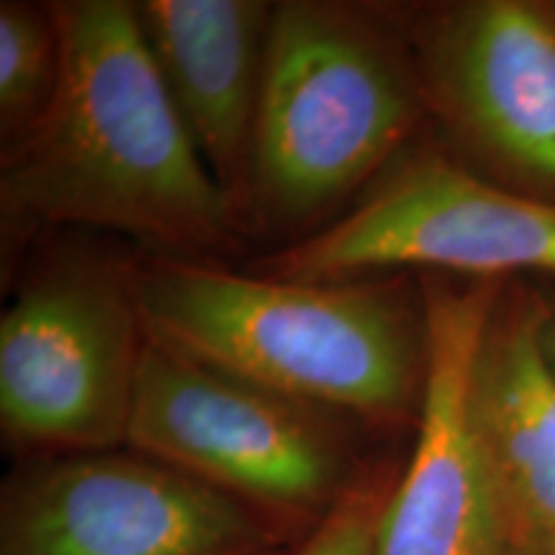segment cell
Returning <instances> with one entry per match:
<instances>
[{
	"mask_svg": "<svg viewBox=\"0 0 555 555\" xmlns=\"http://www.w3.org/2000/svg\"><path fill=\"white\" fill-rule=\"evenodd\" d=\"M429 330L425 406L378 527L376 555H509L468 422V376L504 281L420 275Z\"/></svg>",
	"mask_w": 555,
	"mask_h": 555,
	"instance_id": "9",
	"label": "cell"
},
{
	"mask_svg": "<svg viewBox=\"0 0 555 555\" xmlns=\"http://www.w3.org/2000/svg\"><path fill=\"white\" fill-rule=\"evenodd\" d=\"M144 327L159 343L367 433L416 429L429 330L420 275L294 281L227 262L134 253Z\"/></svg>",
	"mask_w": 555,
	"mask_h": 555,
	"instance_id": "2",
	"label": "cell"
},
{
	"mask_svg": "<svg viewBox=\"0 0 555 555\" xmlns=\"http://www.w3.org/2000/svg\"><path fill=\"white\" fill-rule=\"evenodd\" d=\"M139 29L201 159L245 221L270 0H139Z\"/></svg>",
	"mask_w": 555,
	"mask_h": 555,
	"instance_id": "11",
	"label": "cell"
},
{
	"mask_svg": "<svg viewBox=\"0 0 555 555\" xmlns=\"http://www.w3.org/2000/svg\"><path fill=\"white\" fill-rule=\"evenodd\" d=\"M131 260L65 240L16 273L0 317V429L24 461L127 448L147 343Z\"/></svg>",
	"mask_w": 555,
	"mask_h": 555,
	"instance_id": "5",
	"label": "cell"
},
{
	"mask_svg": "<svg viewBox=\"0 0 555 555\" xmlns=\"http://www.w3.org/2000/svg\"><path fill=\"white\" fill-rule=\"evenodd\" d=\"M425 134L343 217L253 260L249 273L356 281L420 270L466 281H504L519 273L555 281V204L481 176Z\"/></svg>",
	"mask_w": 555,
	"mask_h": 555,
	"instance_id": "6",
	"label": "cell"
},
{
	"mask_svg": "<svg viewBox=\"0 0 555 555\" xmlns=\"http://www.w3.org/2000/svg\"><path fill=\"white\" fill-rule=\"evenodd\" d=\"M551 9H553V13H555V0H553V3H551Z\"/></svg>",
	"mask_w": 555,
	"mask_h": 555,
	"instance_id": "15",
	"label": "cell"
},
{
	"mask_svg": "<svg viewBox=\"0 0 555 555\" xmlns=\"http://www.w3.org/2000/svg\"><path fill=\"white\" fill-rule=\"evenodd\" d=\"M399 474L397 463L373 461L343 502L298 545L296 555H376L380 517Z\"/></svg>",
	"mask_w": 555,
	"mask_h": 555,
	"instance_id": "13",
	"label": "cell"
},
{
	"mask_svg": "<svg viewBox=\"0 0 555 555\" xmlns=\"http://www.w3.org/2000/svg\"><path fill=\"white\" fill-rule=\"evenodd\" d=\"M62 31L52 3H0V152L16 147L52 108L62 82Z\"/></svg>",
	"mask_w": 555,
	"mask_h": 555,
	"instance_id": "12",
	"label": "cell"
},
{
	"mask_svg": "<svg viewBox=\"0 0 555 555\" xmlns=\"http://www.w3.org/2000/svg\"><path fill=\"white\" fill-rule=\"evenodd\" d=\"M367 429L335 409L219 371L147 332L127 448L198 478L307 540L373 461Z\"/></svg>",
	"mask_w": 555,
	"mask_h": 555,
	"instance_id": "4",
	"label": "cell"
},
{
	"mask_svg": "<svg viewBox=\"0 0 555 555\" xmlns=\"http://www.w3.org/2000/svg\"><path fill=\"white\" fill-rule=\"evenodd\" d=\"M551 307L502 286L468 376V422L509 555H555V365Z\"/></svg>",
	"mask_w": 555,
	"mask_h": 555,
	"instance_id": "10",
	"label": "cell"
},
{
	"mask_svg": "<svg viewBox=\"0 0 555 555\" xmlns=\"http://www.w3.org/2000/svg\"><path fill=\"white\" fill-rule=\"evenodd\" d=\"M62 82L52 108L0 152L3 281L39 237L111 232L139 253L227 262L249 240L159 78L131 0H54Z\"/></svg>",
	"mask_w": 555,
	"mask_h": 555,
	"instance_id": "1",
	"label": "cell"
},
{
	"mask_svg": "<svg viewBox=\"0 0 555 555\" xmlns=\"http://www.w3.org/2000/svg\"><path fill=\"white\" fill-rule=\"evenodd\" d=\"M266 519L137 450L31 457L5 478L0 555H286Z\"/></svg>",
	"mask_w": 555,
	"mask_h": 555,
	"instance_id": "8",
	"label": "cell"
},
{
	"mask_svg": "<svg viewBox=\"0 0 555 555\" xmlns=\"http://www.w3.org/2000/svg\"><path fill=\"white\" fill-rule=\"evenodd\" d=\"M429 124L481 176L555 204V13L535 0L388 3Z\"/></svg>",
	"mask_w": 555,
	"mask_h": 555,
	"instance_id": "7",
	"label": "cell"
},
{
	"mask_svg": "<svg viewBox=\"0 0 555 555\" xmlns=\"http://www.w3.org/2000/svg\"><path fill=\"white\" fill-rule=\"evenodd\" d=\"M427 127L412 50L388 3H275L247 237L273 253L322 232Z\"/></svg>",
	"mask_w": 555,
	"mask_h": 555,
	"instance_id": "3",
	"label": "cell"
},
{
	"mask_svg": "<svg viewBox=\"0 0 555 555\" xmlns=\"http://www.w3.org/2000/svg\"><path fill=\"white\" fill-rule=\"evenodd\" d=\"M545 347H547V356H551L553 365H555V307H551V317H547V327H545Z\"/></svg>",
	"mask_w": 555,
	"mask_h": 555,
	"instance_id": "14",
	"label": "cell"
}]
</instances>
